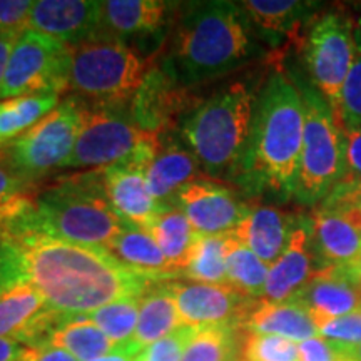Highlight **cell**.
Here are the masks:
<instances>
[{
	"label": "cell",
	"instance_id": "6da1fadb",
	"mask_svg": "<svg viewBox=\"0 0 361 361\" xmlns=\"http://www.w3.org/2000/svg\"><path fill=\"white\" fill-rule=\"evenodd\" d=\"M24 281L64 316H85L112 301L142 296L151 284L107 251L29 234L0 239V284Z\"/></svg>",
	"mask_w": 361,
	"mask_h": 361
},
{
	"label": "cell",
	"instance_id": "7a4b0ae2",
	"mask_svg": "<svg viewBox=\"0 0 361 361\" xmlns=\"http://www.w3.org/2000/svg\"><path fill=\"white\" fill-rule=\"evenodd\" d=\"M126 226L104 194L99 171L34 196L0 226V239L45 234L106 251Z\"/></svg>",
	"mask_w": 361,
	"mask_h": 361
},
{
	"label": "cell",
	"instance_id": "3957f363",
	"mask_svg": "<svg viewBox=\"0 0 361 361\" xmlns=\"http://www.w3.org/2000/svg\"><path fill=\"white\" fill-rule=\"evenodd\" d=\"M305 106L300 87L274 72L256 101L246 154L238 174L252 188L293 194L300 171Z\"/></svg>",
	"mask_w": 361,
	"mask_h": 361
},
{
	"label": "cell",
	"instance_id": "277c9868",
	"mask_svg": "<svg viewBox=\"0 0 361 361\" xmlns=\"http://www.w3.org/2000/svg\"><path fill=\"white\" fill-rule=\"evenodd\" d=\"M251 27L239 4H192L176 29L164 66L183 87L218 79L258 54Z\"/></svg>",
	"mask_w": 361,
	"mask_h": 361
},
{
	"label": "cell",
	"instance_id": "5b68a950",
	"mask_svg": "<svg viewBox=\"0 0 361 361\" xmlns=\"http://www.w3.org/2000/svg\"><path fill=\"white\" fill-rule=\"evenodd\" d=\"M256 101L246 84L236 82L186 116L180 130L207 174L238 173L250 144Z\"/></svg>",
	"mask_w": 361,
	"mask_h": 361
},
{
	"label": "cell",
	"instance_id": "8992f818",
	"mask_svg": "<svg viewBox=\"0 0 361 361\" xmlns=\"http://www.w3.org/2000/svg\"><path fill=\"white\" fill-rule=\"evenodd\" d=\"M300 92L305 106V134L293 196L303 204H316L326 200L345 178L346 141L326 99L306 85Z\"/></svg>",
	"mask_w": 361,
	"mask_h": 361
},
{
	"label": "cell",
	"instance_id": "52a82bcc",
	"mask_svg": "<svg viewBox=\"0 0 361 361\" xmlns=\"http://www.w3.org/2000/svg\"><path fill=\"white\" fill-rule=\"evenodd\" d=\"M147 74L146 61L119 39L96 37L72 45L69 87L99 107L133 101Z\"/></svg>",
	"mask_w": 361,
	"mask_h": 361
},
{
	"label": "cell",
	"instance_id": "ba28073f",
	"mask_svg": "<svg viewBox=\"0 0 361 361\" xmlns=\"http://www.w3.org/2000/svg\"><path fill=\"white\" fill-rule=\"evenodd\" d=\"M161 146V134L139 128L116 107L84 109L82 129L67 168L109 169L137 162L149 164Z\"/></svg>",
	"mask_w": 361,
	"mask_h": 361
},
{
	"label": "cell",
	"instance_id": "9c48e42d",
	"mask_svg": "<svg viewBox=\"0 0 361 361\" xmlns=\"http://www.w3.org/2000/svg\"><path fill=\"white\" fill-rule=\"evenodd\" d=\"M72 45L27 29L13 45L0 101L61 92L71 85Z\"/></svg>",
	"mask_w": 361,
	"mask_h": 361
},
{
	"label": "cell",
	"instance_id": "30bf717a",
	"mask_svg": "<svg viewBox=\"0 0 361 361\" xmlns=\"http://www.w3.org/2000/svg\"><path fill=\"white\" fill-rule=\"evenodd\" d=\"M84 109L74 99L61 102L11 146V162L22 179L67 168L82 129Z\"/></svg>",
	"mask_w": 361,
	"mask_h": 361
},
{
	"label": "cell",
	"instance_id": "8fae6325",
	"mask_svg": "<svg viewBox=\"0 0 361 361\" xmlns=\"http://www.w3.org/2000/svg\"><path fill=\"white\" fill-rule=\"evenodd\" d=\"M355 57V24L346 13L328 12L310 29L305 62L310 79L335 109Z\"/></svg>",
	"mask_w": 361,
	"mask_h": 361
},
{
	"label": "cell",
	"instance_id": "7c38bea8",
	"mask_svg": "<svg viewBox=\"0 0 361 361\" xmlns=\"http://www.w3.org/2000/svg\"><path fill=\"white\" fill-rule=\"evenodd\" d=\"M183 326L192 329L236 326L255 310L259 300H252L228 284L171 283Z\"/></svg>",
	"mask_w": 361,
	"mask_h": 361
},
{
	"label": "cell",
	"instance_id": "4fadbf2b",
	"mask_svg": "<svg viewBox=\"0 0 361 361\" xmlns=\"http://www.w3.org/2000/svg\"><path fill=\"white\" fill-rule=\"evenodd\" d=\"M64 314L56 313L29 283L0 284V338H12L27 346L47 345Z\"/></svg>",
	"mask_w": 361,
	"mask_h": 361
},
{
	"label": "cell",
	"instance_id": "5bb4252c",
	"mask_svg": "<svg viewBox=\"0 0 361 361\" xmlns=\"http://www.w3.org/2000/svg\"><path fill=\"white\" fill-rule=\"evenodd\" d=\"M174 204L186 214L197 236L233 233L251 209L233 191L202 179L180 189Z\"/></svg>",
	"mask_w": 361,
	"mask_h": 361
},
{
	"label": "cell",
	"instance_id": "9a60e30c",
	"mask_svg": "<svg viewBox=\"0 0 361 361\" xmlns=\"http://www.w3.org/2000/svg\"><path fill=\"white\" fill-rule=\"evenodd\" d=\"M319 271L311 239V218H298L286 250L269 266L263 300L271 303L293 300Z\"/></svg>",
	"mask_w": 361,
	"mask_h": 361
},
{
	"label": "cell",
	"instance_id": "2e32d148",
	"mask_svg": "<svg viewBox=\"0 0 361 361\" xmlns=\"http://www.w3.org/2000/svg\"><path fill=\"white\" fill-rule=\"evenodd\" d=\"M102 27V2L92 0H39L29 16V29L78 45L96 37Z\"/></svg>",
	"mask_w": 361,
	"mask_h": 361
},
{
	"label": "cell",
	"instance_id": "e0dca14e",
	"mask_svg": "<svg viewBox=\"0 0 361 361\" xmlns=\"http://www.w3.org/2000/svg\"><path fill=\"white\" fill-rule=\"evenodd\" d=\"M147 166L137 162L102 169V189L112 209L126 224L147 231L162 206L149 188Z\"/></svg>",
	"mask_w": 361,
	"mask_h": 361
},
{
	"label": "cell",
	"instance_id": "ac0fdd59",
	"mask_svg": "<svg viewBox=\"0 0 361 361\" xmlns=\"http://www.w3.org/2000/svg\"><path fill=\"white\" fill-rule=\"evenodd\" d=\"M189 97L168 67L147 71L146 79L133 99L130 117L139 128L161 134L188 109Z\"/></svg>",
	"mask_w": 361,
	"mask_h": 361
},
{
	"label": "cell",
	"instance_id": "d6986e66",
	"mask_svg": "<svg viewBox=\"0 0 361 361\" xmlns=\"http://www.w3.org/2000/svg\"><path fill=\"white\" fill-rule=\"evenodd\" d=\"M316 323V328L331 319L361 311V286L346 268H326L293 298Z\"/></svg>",
	"mask_w": 361,
	"mask_h": 361
},
{
	"label": "cell",
	"instance_id": "ffe728a7",
	"mask_svg": "<svg viewBox=\"0 0 361 361\" xmlns=\"http://www.w3.org/2000/svg\"><path fill=\"white\" fill-rule=\"evenodd\" d=\"M311 239L319 269L351 268L361 261V228L340 209L323 207L311 216Z\"/></svg>",
	"mask_w": 361,
	"mask_h": 361
},
{
	"label": "cell",
	"instance_id": "44dd1931",
	"mask_svg": "<svg viewBox=\"0 0 361 361\" xmlns=\"http://www.w3.org/2000/svg\"><path fill=\"white\" fill-rule=\"evenodd\" d=\"M296 221L295 216L276 207H251L246 218L233 231V236L250 247L264 264L273 266L286 250Z\"/></svg>",
	"mask_w": 361,
	"mask_h": 361
},
{
	"label": "cell",
	"instance_id": "7402d4cb",
	"mask_svg": "<svg viewBox=\"0 0 361 361\" xmlns=\"http://www.w3.org/2000/svg\"><path fill=\"white\" fill-rule=\"evenodd\" d=\"M146 174L149 188L162 207L173 206L180 189L194 180H201L202 176L200 161L191 149L162 141L147 164Z\"/></svg>",
	"mask_w": 361,
	"mask_h": 361
},
{
	"label": "cell",
	"instance_id": "603a6c76",
	"mask_svg": "<svg viewBox=\"0 0 361 361\" xmlns=\"http://www.w3.org/2000/svg\"><path fill=\"white\" fill-rule=\"evenodd\" d=\"M179 328H183V322L171 283L151 284L141 296L134 338L124 348L139 355L144 348L169 336Z\"/></svg>",
	"mask_w": 361,
	"mask_h": 361
},
{
	"label": "cell",
	"instance_id": "cb8c5ba5",
	"mask_svg": "<svg viewBox=\"0 0 361 361\" xmlns=\"http://www.w3.org/2000/svg\"><path fill=\"white\" fill-rule=\"evenodd\" d=\"M106 251L126 269L149 283L156 284L168 281L169 278H178L157 243L144 229L128 224Z\"/></svg>",
	"mask_w": 361,
	"mask_h": 361
},
{
	"label": "cell",
	"instance_id": "d4e9b609",
	"mask_svg": "<svg viewBox=\"0 0 361 361\" xmlns=\"http://www.w3.org/2000/svg\"><path fill=\"white\" fill-rule=\"evenodd\" d=\"M243 329L276 335L295 343H303L310 338L318 336V328L308 310L295 300L283 301V303L259 300L243 323Z\"/></svg>",
	"mask_w": 361,
	"mask_h": 361
},
{
	"label": "cell",
	"instance_id": "484cf974",
	"mask_svg": "<svg viewBox=\"0 0 361 361\" xmlns=\"http://www.w3.org/2000/svg\"><path fill=\"white\" fill-rule=\"evenodd\" d=\"M171 4L162 0L102 2V27L116 37L154 34L164 25Z\"/></svg>",
	"mask_w": 361,
	"mask_h": 361
},
{
	"label": "cell",
	"instance_id": "4316f807",
	"mask_svg": "<svg viewBox=\"0 0 361 361\" xmlns=\"http://www.w3.org/2000/svg\"><path fill=\"white\" fill-rule=\"evenodd\" d=\"M147 233L157 243L176 276H184L197 234L180 207L176 204L162 207Z\"/></svg>",
	"mask_w": 361,
	"mask_h": 361
},
{
	"label": "cell",
	"instance_id": "83f0119b",
	"mask_svg": "<svg viewBox=\"0 0 361 361\" xmlns=\"http://www.w3.org/2000/svg\"><path fill=\"white\" fill-rule=\"evenodd\" d=\"M246 12L251 25L264 34L290 35L296 34L319 11L322 4L300 2V0H246L239 2Z\"/></svg>",
	"mask_w": 361,
	"mask_h": 361
},
{
	"label": "cell",
	"instance_id": "f1b7e54d",
	"mask_svg": "<svg viewBox=\"0 0 361 361\" xmlns=\"http://www.w3.org/2000/svg\"><path fill=\"white\" fill-rule=\"evenodd\" d=\"M47 345L66 350L78 361L101 358L117 348L87 316H64L52 329Z\"/></svg>",
	"mask_w": 361,
	"mask_h": 361
},
{
	"label": "cell",
	"instance_id": "f546056e",
	"mask_svg": "<svg viewBox=\"0 0 361 361\" xmlns=\"http://www.w3.org/2000/svg\"><path fill=\"white\" fill-rule=\"evenodd\" d=\"M238 243L233 233L197 236L184 276L192 283L228 284V258Z\"/></svg>",
	"mask_w": 361,
	"mask_h": 361
},
{
	"label": "cell",
	"instance_id": "4dcf8cb0",
	"mask_svg": "<svg viewBox=\"0 0 361 361\" xmlns=\"http://www.w3.org/2000/svg\"><path fill=\"white\" fill-rule=\"evenodd\" d=\"M59 106V96L35 94L0 101V146L13 142Z\"/></svg>",
	"mask_w": 361,
	"mask_h": 361
},
{
	"label": "cell",
	"instance_id": "1f68e13d",
	"mask_svg": "<svg viewBox=\"0 0 361 361\" xmlns=\"http://www.w3.org/2000/svg\"><path fill=\"white\" fill-rule=\"evenodd\" d=\"M241 328L213 326L196 329L183 361H239Z\"/></svg>",
	"mask_w": 361,
	"mask_h": 361
},
{
	"label": "cell",
	"instance_id": "d6a6232c",
	"mask_svg": "<svg viewBox=\"0 0 361 361\" xmlns=\"http://www.w3.org/2000/svg\"><path fill=\"white\" fill-rule=\"evenodd\" d=\"M139 306H141V296L123 298L85 316L94 324H97L104 335L119 348V346H128L134 338L139 319Z\"/></svg>",
	"mask_w": 361,
	"mask_h": 361
},
{
	"label": "cell",
	"instance_id": "836d02e7",
	"mask_svg": "<svg viewBox=\"0 0 361 361\" xmlns=\"http://www.w3.org/2000/svg\"><path fill=\"white\" fill-rule=\"evenodd\" d=\"M269 266L241 243L228 258V286L252 300H263Z\"/></svg>",
	"mask_w": 361,
	"mask_h": 361
},
{
	"label": "cell",
	"instance_id": "e575fe53",
	"mask_svg": "<svg viewBox=\"0 0 361 361\" xmlns=\"http://www.w3.org/2000/svg\"><path fill=\"white\" fill-rule=\"evenodd\" d=\"M343 133L361 129V30L355 27V57L340 99L333 109Z\"/></svg>",
	"mask_w": 361,
	"mask_h": 361
},
{
	"label": "cell",
	"instance_id": "d590c367",
	"mask_svg": "<svg viewBox=\"0 0 361 361\" xmlns=\"http://www.w3.org/2000/svg\"><path fill=\"white\" fill-rule=\"evenodd\" d=\"M239 361H300L298 343L276 335L245 331Z\"/></svg>",
	"mask_w": 361,
	"mask_h": 361
},
{
	"label": "cell",
	"instance_id": "8d00e7d4",
	"mask_svg": "<svg viewBox=\"0 0 361 361\" xmlns=\"http://www.w3.org/2000/svg\"><path fill=\"white\" fill-rule=\"evenodd\" d=\"M196 333V329L183 326L169 336L152 343L135 356V361H183L189 341Z\"/></svg>",
	"mask_w": 361,
	"mask_h": 361
},
{
	"label": "cell",
	"instance_id": "74e56055",
	"mask_svg": "<svg viewBox=\"0 0 361 361\" xmlns=\"http://www.w3.org/2000/svg\"><path fill=\"white\" fill-rule=\"evenodd\" d=\"M318 335L343 348H353L361 345V311L326 322L318 328Z\"/></svg>",
	"mask_w": 361,
	"mask_h": 361
},
{
	"label": "cell",
	"instance_id": "f35d334b",
	"mask_svg": "<svg viewBox=\"0 0 361 361\" xmlns=\"http://www.w3.org/2000/svg\"><path fill=\"white\" fill-rule=\"evenodd\" d=\"M34 2L29 0H0V32L22 35L29 29V16Z\"/></svg>",
	"mask_w": 361,
	"mask_h": 361
},
{
	"label": "cell",
	"instance_id": "ab89813d",
	"mask_svg": "<svg viewBox=\"0 0 361 361\" xmlns=\"http://www.w3.org/2000/svg\"><path fill=\"white\" fill-rule=\"evenodd\" d=\"M300 361H343L346 360L345 348L323 336H313L298 343Z\"/></svg>",
	"mask_w": 361,
	"mask_h": 361
},
{
	"label": "cell",
	"instance_id": "60d3db41",
	"mask_svg": "<svg viewBox=\"0 0 361 361\" xmlns=\"http://www.w3.org/2000/svg\"><path fill=\"white\" fill-rule=\"evenodd\" d=\"M346 173L336 188H355L361 184V129L346 130Z\"/></svg>",
	"mask_w": 361,
	"mask_h": 361
},
{
	"label": "cell",
	"instance_id": "b9f144b4",
	"mask_svg": "<svg viewBox=\"0 0 361 361\" xmlns=\"http://www.w3.org/2000/svg\"><path fill=\"white\" fill-rule=\"evenodd\" d=\"M22 184H24V179L13 168L12 162H8L6 157L0 154V211L6 207L13 196L24 191Z\"/></svg>",
	"mask_w": 361,
	"mask_h": 361
},
{
	"label": "cell",
	"instance_id": "7bdbcfd3",
	"mask_svg": "<svg viewBox=\"0 0 361 361\" xmlns=\"http://www.w3.org/2000/svg\"><path fill=\"white\" fill-rule=\"evenodd\" d=\"M323 207H331V209H353L361 213V184L355 188H336L324 200Z\"/></svg>",
	"mask_w": 361,
	"mask_h": 361
},
{
	"label": "cell",
	"instance_id": "ee69618b",
	"mask_svg": "<svg viewBox=\"0 0 361 361\" xmlns=\"http://www.w3.org/2000/svg\"><path fill=\"white\" fill-rule=\"evenodd\" d=\"M24 361H78L66 350L56 348V346L45 345V346H29L24 356Z\"/></svg>",
	"mask_w": 361,
	"mask_h": 361
},
{
	"label": "cell",
	"instance_id": "f6af8a7d",
	"mask_svg": "<svg viewBox=\"0 0 361 361\" xmlns=\"http://www.w3.org/2000/svg\"><path fill=\"white\" fill-rule=\"evenodd\" d=\"M29 346L12 338H0V361H24Z\"/></svg>",
	"mask_w": 361,
	"mask_h": 361
},
{
	"label": "cell",
	"instance_id": "bcb514c9",
	"mask_svg": "<svg viewBox=\"0 0 361 361\" xmlns=\"http://www.w3.org/2000/svg\"><path fill=\"white\" fill-rule=\"evenodd\" d=\"M19 37H17V35H8V34L0 32V89H2L4 78H6V71L8 66V59H11L12 49Z\"/></svg>",
	"mask_w": 361,
	"mask_h": 361
},
{
	"label": "cell",
	"instance_id": "7dc6e473",
	"mask_svg": "<svg viewBox=\"0 0 361 361\" xmlns=\"http://www.w3.org/2000/svg\"><path fill=\"white\" fill-rule=\"evenodd\" d=\"M135 356L137 355H134L133 351L124 348V346H119V348L111 351V353L104 355V356H101V358L90 360V361H135Z\"/></svg>",
	"mask_w": 361,
	"mask_h": 361
},
{
	"label": "cell",
	"instance_id": "c3c4849f",
	"mask_svg": "<svg viewBox=\"0 0 361 361\" xmlns=\"http://www.w3.org/2000/svg\"><path fill=\"white\" fill-rule=\"evenodd\" d=\"M345 356L350 361H361V345L353 346V348H345Z\"/></svg>",
	"mask_w": 361,
	"mask_h": 361
},
{
	"label": "cell",
	"instance_id": "681fc988",
	"mask_svg": "<svg viewBox=\"0 0 361 361\" xmlns=\"http://www.w3.org/2000/svg\"><path fill=\"white\" fill-rule=\"evenodd\" d=\"M351 273V276H353L356 281L360 283V286H361V261L358 264H355V266H351V268H346Z\"/></svg>",
	"mask_w": 361,
	"mask_h": 361
},
{
	"label": "cell",
	"instance_id": "f907efd6",
	"mask_svg": "<svg viewBox=\"0 0 361 361\" xmlns=\"http://www.w3.org/2000/svg\"><path fill=\"white\" fill-rule=\"evenodd\" d=\"M329 209H331V207H329ZM340 211H343V213H346L348 216H351V218L355 219V223L361 228V213H358V211H353V209H340Z\"/></svg>",
	"mask_w": 361,
	"mask_h": 361
},
{
	"label": "cell",
	"instance_id": "816d5d0a",
	"mask_svg": "<svg viewBox=\"0 0 361 361\" xmlns=\"http://www.w3.org/2000/svg\"><path fill=\"white\" fill-rule=\"evenodd\" d=\"M343 361H350V360H343Z\"/></svg>",
	"mask_w": 361,
	"mask_h": 361
}]
</instances>
